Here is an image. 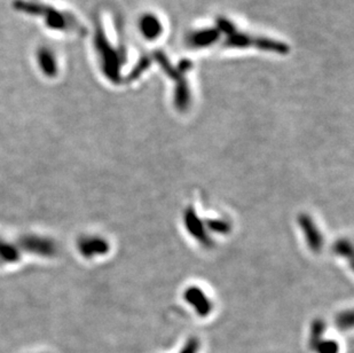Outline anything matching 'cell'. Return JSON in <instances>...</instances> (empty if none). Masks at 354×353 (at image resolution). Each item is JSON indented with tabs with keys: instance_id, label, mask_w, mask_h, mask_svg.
I'll list each match as a JSON object with an SVG mask.
<instances>
[{
	"instance_id": "cell-1",
	"label": "cell",
	"mask_w": 354,
	"mask_h": 353,
	"mask_svg": "<svg viewBox=\"0 0 354 353\" xmlns=\"http://www.w3.org/2000/svg\"><path fill=\"white\" fill-rule=\"evenodd\" d=\"M17 244L21 249L27 253L46 258L57 256L59 253V246L55 241L50 237H40L36 234L22 235L17 241Z\"/></svg>"
},
{
	"instance_id": "cell-2",
	"label": "cell",
	"mask_w": 354,
	"mask_h": 353,
	"mask_svg": "<svg viewBox=\"0 0 354 353\" xmlns=\"http://www.w3.org/2000/svg\"><path fill=\"white\" fill-rule=\"evenodd\" d=\"M77 248L80 253L86 258L101 256L107 253L109 250L107 241L99 237H80L77 242Z\"/></svg>"
},
{
	"instance_id": "cell-3",
	"label": "cell",
	"mask_w": 354,
	"mask_h": 353,
	"mask_svg": "<svg viewBox=\"0 0 354 353\" xmlns=\"http://www.w3.org/2000/svg\"><path fill=\"white\" fill-rule=\"evenodd\" d=\"M20 260V249L0 237V263L14 264Z\"/></svg>"
},
{
	"instance_id": "cell-4",
	"label": "cell",
	"mask_w": 354,
	"mask_h": 353,
	"mask_svg": "<svg viewBox=\"0 0 354 353\" xmlns=\"http://www.w3.org/2000/svg\"><path fill=\"white\" fill-rule=\"evenodd\" d=\"M301 225L304 230L305 235L308 237V242L313 249H319L322 244V237H321L319 230H317L315 223L310 218H303Z\"/></svg>"
},
{
	"instance_id": "cell-5",
	"label": "cell",
	"mask_w": 354,
	"mask_h": 353,
	"mask_svg": "<svg viewBox=\"0 0 354 353\" xmlns=\"http://www.w3.org/2000/svg\"><path fill=\"white\" fill-rule=\"evenodd\" d=\"M186 297H187L188 300H191L192 303L195 304V305H198V307L203 305L204 310L209 309V302H207L204 293L200 289H188Z\"/></svg>"
}]
</instances>
